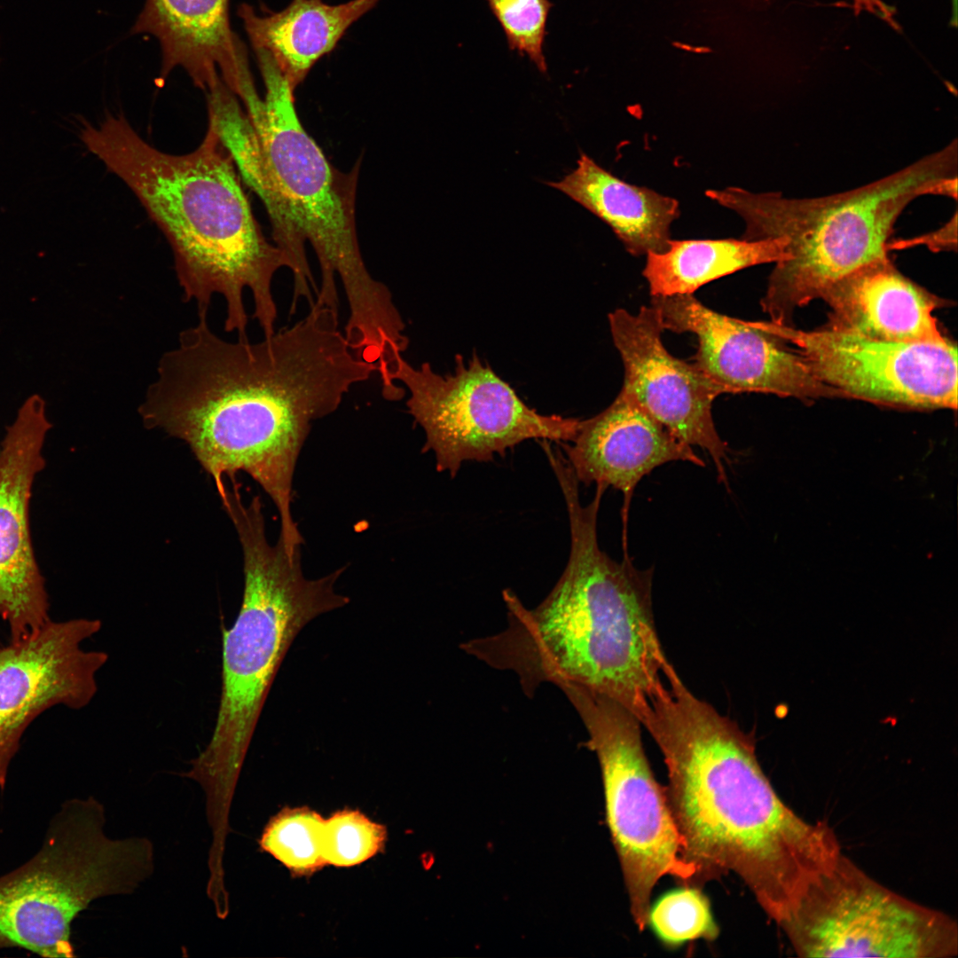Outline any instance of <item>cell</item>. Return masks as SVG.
I'll use <instances>...</instances> for the list:
<instances>
[{
    "label": "cell",
    "mask_w": 958,
    "mask_h": 958,
    "mask_svg": "<svg viewBox=\"0 0 958 958\" xmlns=\"http://www.w3.org/2000/svg\"><path fill=\"white\" fill-rule=\"evenodd\" d=\"M324 823L320 815L308 809L283 811L269 822L260 845L294 872L315 870L326 864Z\"/></svg>",
    "instance_id": "603a6c76"
},
{
    "label": "cell",
    "mask_w": 958,
    "mask_h": 958,
    "mask_svg": "<svg viewBox=\"0 0 958 958\" xmlns=\"http://www.w3.org/2000/svg\"><path fill=\"white\" fill-rule=\"evenodd\" d=\"M664 330L698 341L694 364L722 393L758 392L801 399L844 397L821 381L798 352L743 321L716 312L693 294L652 296Z\"/></svg>",
    "instance_id": "9a60e30c"
},
{
    "label": "cell",
    "mask_w": 958,
    "mask_h": 958,
    "mask_svg": "<svg viewBox=\"0 0 958 958\" xmlns=\"http://www.w3.org/2000/svg\"><path fill=\"white\" fill-rule=\"evenodd\" d=\"M827 326L869 338L944 342L932 311L936 298L901 275L889 258L867 264L828 287Z\"/></svg>",
    "instance_id": "d6986e66"
},
{
    "label": "cell",
    "mask_w": 958,
    "mask_h": 958,
    "mask_svg": "<svg viewBox=\"0 0 958 958\" xmlns=\"http://www.w3.org/2000/svg\"><path fill=\"white\" fill-rule=\"evenodd\" d=\"M385 839L384 828L356 811H342L324 823L323 857L337 867L360 864L375 855Z\"/></svg>",
    "instance_id": "484cf974"
},
{
    "label": "cell",
    "mask_w": 958,
    "mask_h": 958,
    "mask_svg": "<svg viewBox=\"0 0 958 958\" xmlns=\"http://www.w3.org/2000/svg\"><path fill=\"white\" fill-rule=\"evenodd\" d=\"M80 137L162 231L184 300L193 302L198 313H208L212 298L221 295L224 330L245 339L244 294L249 291L254 318L264 336L273 334L272 281L289 261L264 237L213 123L200 145L181 155L153 147L120 114H108L97 125L84 123Z\"/></svg>",
    "instance_id": "277c9868"
},
{
    "label": "cell",
    "mask_w": 958,
    "mask_h": 958,
    "mask_svg": "<svg viewBox=\"0 0 958 958\" xmlns=\"http://www.w3.org/2000/svg\"><path fill=\"white\" fill-rule=\"evenodd\" d=\"M106 823L95 797L67 799L37 852L0 876V949L74 957L71 930L78 915L96 899L134 893L153 876L152 841L112 838Z\"/></svg>",
    "instance_id": "ba28073f"
},
{
    "label": "cell",
    "mask_w": 958,
    "mask_h": 958,
    "mask_svg": "<svg viewBox=\"0 0 958 958\" xmlns=\"http://www.w3.org/2000/svg\"><path fill=\"white\" fill-rule=\"evenodd\" d=\"M556 479L570 529L562 575L533 609L504 590L506 626L461 648L515 674L528 696L545 683L577 684L613 698L640 720L670 664L655 624L654 569H637L626 553L616 561L601 549L597 516L605 487L596 485L582 505L575 475L565 470Z\"/></svg>",
    "instance_id": "3957f363"
},
{
    "label": "cell",
    "mask_w": 958,
    "mask_h": 958,
    "mask_svg": "<svg viewBox=\"0 0 958 958\" xmlns=\"http://www.w3.org/2000/svg\"><path fill=\"white\" fill-rule=\"evenodd\" d=\"M957 142L861 187L824 197L791 199L740 187L706 195L737 213L747 240L781 238L787 258L775 263L760 303L771 322L790 326L793 313L832 285L876 261L905 208L925 194L957 197Z\"/></svg>",
    "instance_id": "52a82bcc"
},
{
    "label": "cell",
    "mask_w": 958,
    "mask_h": 958,
    "mask_svg": "<svg viewBox=\"0 0 958 958\" xmlns=\"http://www.w3.org/2000/svg\"><path fill=\"white\" fill-rule=\"evenodd\" d=\"M951 1L954 2V1H956V0H951Z\"/></svg>",
    "instance_id": "83f0119b"
},
{
    "label": "cell",
    "mask_w": 958,
    "mask_h": 958,
    "mask_svg": "<svg viewBox=\"0 0 958 958\" xmlns=\"http://www.w3.org/2000/svg\"><path fill=\"white\" fill-rule=\"evenodd\" d=\"M101 627L98 619L50 620L27 637L0 647V790L34 719L56 705L80 710L95 696L96 676L108 655L84 650L82 643Z\"/></svg>",
    "instance_id": "4fadbf2b"
},
{
    "label": "cell",
    "mask_w": 958,
    "mask_h": 958,
    "mask_svg": "<svg viewBox=\"0 0 958 958\" xmlns=\"http://www.w3.org/2000/svg\"><path fill=\"white\" fill-rule=\"evenodd\" d=\"M853 10L856 14L867 12L886 22L894 29H899L895 20V13L891 6L883 0H852Z\"/></svg>",
    "instance_id": "4316f807"
},
{
    "label": "cell",
    "mask_w": 958,
    "mask_h": 958,
    "mask_svg": "<svg viewBox=\"0 0 958 958\" xmlns=\"http://www.w3.org/2000/svg\"><path fill=\"white\" fill-rule=\"evenodd\" d=\"M379 0H292L283 10L258 14L248 4L239 16L254 50L265 51L294 90L310 69L331 52L346 31Z\"/></svg>",
    "instance_id": "ffe728a7"
},
{
    "label": "cell",
    "mask_w": 958,
    "mask_h": 958,
    "mask_svg": "<svg viewBox=\"0 0 958 958\" xmlns=\"http://www.w3.org/2000/svg\"><path fill=\"white\" fill-rule=\"evenodd\" d=\"M375 373L349 346L339 310L315 302L299 321L255 342L224 340L198 313L160 358L138 413L148 428L189 446L219 495L225 476L250 475L277 508L279 536L294 543L302 536L294 475L312 423Z\"/></svg>",
    "instance_id": "6da1fadb"
},
{
    "label": "cell",
    "mask_w": 958,
    "mask_h": 958,
    "mask_svg": "<svg viewBox=\"0 0 958 958\" xmlns=\"http://www.w3.org/2000/svg\"><path fill=\"white\" fill-rule=\"evenodd\" d=\"M404 393L407 412L425 434L423 452H432L437 471L452 477L466 461H491L529 439L570 442L580 423L538 413L476 354L467 364L457 356L454 372L445 375L400 356L387 395L397 400Z\"/></svg>",
    "instance_id": "30bf717a"
},
{
    "label": "cell",
    "mask_w": 958,
    "mask_h": 958,
    "mask_svg": "<svg viewBox=\"0 0 958 958\" xmlns=\"http://www.w3.org/2000/svg\"><path fill=\"white\" fill-rule=\"evenodd\" d=\"M547 185L605 222L631 255L660 253L668 247L671 224L679 216L675 199L621 180L585 153L575 169Z\"/></svg>",
    "instance_id": "44dd1931"
},
{
    "label": "cell",
    "mask_w": 958,
    "mask_h": 958,
    "mask_svg": "<svg viewBox=\"0 0 958 958\" xmlns=\"http://www.w3.org/2000/svg\"><path fill=\"white\" fill-rule=\"evenodd\" d=\"M558 445L579 483L612 486L623 493L624 524L636 485L656 467L671 461L705 465L623 389L606 409L580 420L570 442Z\"/></svg>",
    "instance_id": "e0dca14e"
},
{
    "label": "cell",
    "mask_w": 958,
    "mask_h": 958,
    "mask_svg": "<svg viewBox=\"0 0 958 958\" xmlns=\"http://www.w3.org/2000/svg\"><path fill=\"white\" fill-rule=\"evenodd\" d=\"M226 513L243 554L244 590L234 624L223 634L222 686L212 736L183 776L197 782L206 815L229 818L240 770L279 668L295 637L320 615L346 606L335 590L345 568L307 578L301 552L268 541L259 497L236 499Z\"/></svg>",
    "instance_id": "8992f818"
},
{
    "label": "cell",
    "mask_w": 958,
    "mask_h": 958,
    "mask_svg": "<svg viewBox=\"0 0 958 958\" xmlns=\"http://www.w3.org/2000/svg\"><path fill=\"white\" fill-rule=\"evenodd\" d=\"M51 428L38 395L20 406L0 448V617L10 641L51 620L49 600L33 550L29 506L36 475L45 467L43 446Z\"/></svg>",
    "instance_id": "2e32d148"
},
{
    "label": "cell",
    "mask_w": 958,
    "mask_h": 958,
    "mask_svg": "<svg viewBox=\"0 0 958 958\" xmlns=\"http://www.w3.org/2000/svg\"><path fill=\"white\" fill-rule=\"evenodd\" d=\"M646 255L643 276L652 296L693 294L702 286L737 271L787 258L781 238L671 240L664 251Z\"/></svg>",
    "instance_id": "7402d4cb"
},
{
    "label": "cell",
    "mask_w": 958,
    "mask_h": 958,
    "mask_svg": "<svg viewBox=\"0 0 958 958\" xmlns=\"http://www.w3.org/2000/svg\"><path fill=\"white\" fill-rule=\"evenodd\" d=\"M649 923L656 935L670 946L697 938L711 941L718 935L708 899L700 888L692 886L664 895L650 907Z\"/></svg>",
    "instance_id": "cb8c5ba5"
},
{
    "label": "cell",
    "mask_w": 958,
    "mask_h": 958,
    "mask_svg": "<svg viewBox=\"0 0 958 958\" xmlns=\"http://www.w3.org/2000/svg\"><path fill=\"white\" fill-rule=\"evenodd\" d=\"M500 24L508 47L527 57L541 73L547 71L543 52L549 0H485Z\"/></svg>",
    "instance_id": "d4e9b609"
},
{
    "label": "cell",
    "mask_w": 958,
    "mask_h": 958,
    "mask_svg": "<svg viewBox=\"0 0 958 958\" xmlns=\"http://www.w3.org/2000/svg\"><path fill=\"white\" fill-rule=\"evenodd\" d=\"M131 32L158 40L161 82L182 67L196 87L207 91L221 77L239 96L248 64L231 27L229 0H145Z\"/></svg>",
    "instance_id": "ac0fdd59"
},
{
    "label": "cell",
    "mask_w": 958,
    "mask_h": 958,
    "mask_svg": "<svg viewBox=\"0 0 958 958\" xmlns=\"http://www.w3.org/2000/svg\"><path fill=\"white\" fill-rule=\"evenodd\" d=\"M265 86L263 106L249 118L258 136L268 179L263 205L274 243L293 274L290 313L305 299L339 310L337 278L349 307L344 331L372 341L393 331L401 314L389 287L372 276L356 227L359 162L349 172L333 166L303 129L294 90L265 52L256 53Z\"/></svg>",
    "instance_id": "5b68a950"
},
{
    "label": "cell",
    "mask_w": 958,
    "mask_h": 958,
    "mask_svg": "<svg viewBox=\"0 0 958 958\" xmlns=\"http://www.w3.org/2000/svg\"><path fill=\"white\" fill-rule=\"evenodd\" d=\"M809 957L946 958L957 955L948 915L876 881L844 853L779 925Z\"/></svg>",
    "instance_id": "8fae6325"
},
{
    "label": "cell",
    "mask_w": 958,
    "mask_h": 958,
    "mask_svg": "<svg viewBox=\"0 0 958 958\" xmlns=\"http://www.w3.org/2000/svg\"><path fill=\"white\" fill-rule=\"evenodd\" d=\"M581 718L584 743L600 763L606 820L620 862L630 911L640 931L648 925L652 891L665 876L694 884L695 868L681 842L665 790L656 781L636 716L613 698L576 685L560 687Z\"/></svg>",
    "instance_id": "9c48e42d"
},
{
    "label": "cell",
    "mask_w": 958,
    "mask_h": 958,
    "mask_svg": "<svg viewBox=\"0 0 958 958\" xmlns=\"http://www.w3.org/2000/svg\"><path fill=\"white\" fill-rule=\"evenodd\" d=\"M640 718L660 749L664 789L695 871L693 887L727 873L747 885L780 925L836 864L839 840L824 821H808L778 796L763 772L755 739L695 696L674 667Z\"/></svg>",
    "instance_id": "7a4b0ae2"
},
{
    "label": "cell",
    "mask_w": 958,
    "mask_h": 958,
    "mask_svg": "<svg viewBox=\"0 0 958 958\" xmlns=\"http://www.w3.org/2000/svg\"><path fill=\"white\" fill-rule=\"evenodd\" d=\"M754 323L797 347L813 374L844 397L923 409L957 406V349L949 340L892 342L827 326L805 331Z\"/></svg>",
    "instance_id": "7c38bea8"
},
{
    "label": "cell",
    "mask_w": 958,
    "mask_h": 958,
    "mask_svg": "<svg viewBox=\"0 0 958 958\" xmlns=\"http://www.w3.org/2000/svg\"><path fill=\"white\" fill-rule=\"evenodd\" d=\"M613 342L624 365L626 391L654 420L680 442L706 451L717 477L728 489L726 467L731 450L718 436L711 414L714 399L723 394L696 365L673 357L664 347V331L653 306L632 314L617 309L609 314Z\"/></svg>",
    "instance_id": "5bb4252c"
}]
</instances>
